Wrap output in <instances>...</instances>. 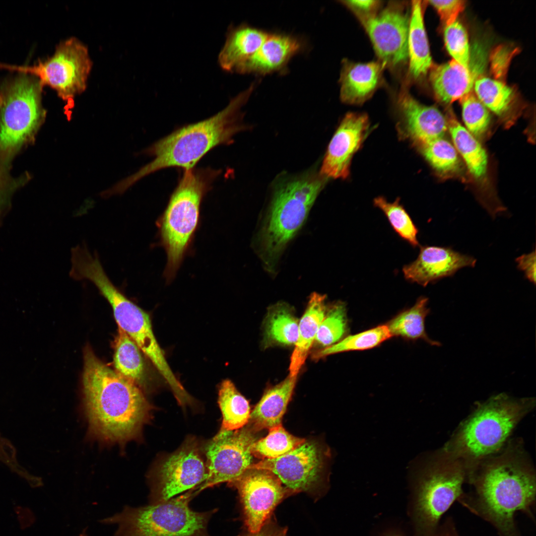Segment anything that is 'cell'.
<instances>
[{
  "mask_svg": "<svg viewBox=\"0 0 536 536\" xmlns=\"http://www.w3.org/2000/svg\"><path fill=\"white\" fill-rule=\"evenodd\" d=\"M428 299L420 297L410 308L404 311L391 320L386 325L392 336H400L410 339H422L431 345L440 346L441 343L430 339L425 329V319L429 313L427 308Z\"/></svg>",
  "mask_w": 536,
  "mask_h": 536,
  "instance_id": "28",
  "label": "cell"
},
{
  "mask_svg": "<svg viewBox=\"0 0 536 536\" xmlns=\"http://www.w3.org/2000/svg\"><path fill=\"white\" fill-rule=\"evenodd\" d=\"M422 10L420 0L412 1L407 38V59L409 75L415 79L426 75L432 66Z\"/></svg>",
  "mask_w": 536,
  "mask_h": 536,
  "instance_id": "26",
  "label": "cell"
},
{
  "mask_svg": "<svg viewBox=\"0 0 536 536\" xmlns=\"http://www.w3.org/2000/svg\"><path fill=\"white\" fill-rule=\"evenodd\" d=\"M368 126L365 114L349 113L345 116L329 143L320 175L334 179L348 177L351 159L359 148Z\"/></svg>",
  "mask_w": 536,
  "mask_h": 536,
  "instance_id": "17",
  "label": "cell"
},
{
  "mask_svg": "<svg viewBox=\"0 0 536 536\" xmlns=\"http://www.w3.org/2000/svg\"><path fill=\"white\" fill-rule=\"evenodd\" d=\"M75 276L78 280L92 282L112 307L119 328L125 332L151 361L170 386L174 393L183 387L165 359L153 332L149 315L130 300L110 279L99 256L90 255L78 264Z\"/></svg>",
  "mask_w": 536,
  "mask_h": 536,
  "instance_id": "9",
  "label": "cell"
},
{
  "mask_svg": "<svg viewBox=\"0 0 536 536\" xmlns=\"http://www.w3.org/2000/svg\"><path fill=\"white\" fill-rule=\"evenodd\" d=\"M218 402L222 415L221 429L234 431L248 424L251 413L249 402L230 380L221 383Z\"/></svg>",
  "mask_w": 536,
  "mask_h": 536,
  "instance_id": "29",
  "label": "cell"
},
{
  "mask_svg": "<svg viewBox=\"0 0 536 536\" xmlns=\"http://www.w3.org/2000/svg\"><path fill=\"white\" fill-rule=\"evenodd\" d=\"M268 33L246 24L231 25L218 57L220 67L226 72L236 68L251 57L261 46Z\"/></svg>",
  "mask_w": 536,
  "mask_h": 536,
  "instance_id": "24",
  "label": "cell"
},
{
  "mask_svg": "<svg viewBox=\"0 0 536 536\" xmlns=\"http://www.w3.org/2000/svg\"><path fill=\"white\" fill-rule=\"evenodd\" d=\"M391 337L387 325L379 326L345 337L337 343L318 351L316 357L321 358L340 352L372 348Z\"/></svg>",
  "mask_w": 536,
  "mask_h": 536,
  "instance_id": "34",
  "label": "cell"
},
{
  "mask_svg": "<svg viewBox=\"0 0 536 536\" xmlns=\"http://www.w3.org/2000/svg\"><path fill=\"white\" fill-rule=\"evenodd\" d=\"M43 86L34 76L17 72L0 83V168L9 170L16 156L33 143L43 124Z\"/></svg>",
  "mask_w": 536,
  "mask_h": 536,
  "instance_id": "7",
  "label": "cell"
},
{
  "mask_svg": "<svg viewBox=\"0 0 536 536\" xmlns=\"http://www.w3.org/2000/svg\"><path fill=\"white\" fill-rule=\"evenodd\" d=\"M518 268L524 272L526 278L536 283V253L535 251L528 254L523 255L516 259Z\"/></svg>",
  "mask_w": 536,
  "mask_h": 536,
  "instance_id": "44",
  "label": "cell"
},
{
  "mask_svg": "<svg viewBox=\"0 0 536 536\" xmlns=\"http://www.w3.org/2000/svg\"><path fill=\"white\" fill-rule=\"evenodd\" d=\"M255 85V83H252L216 114L180 128L152 144L146 152L153 156V159L118 183V190L124 193L141 178L163 169H193L212 149L230 143L234 135L244 128L241 123V109L248 101Z\"/></svg>",
  "mask_w": 536,
  "mask_h": 536,
  "instance_id": "3",
  "label": "cell"
},
{
  "mask_svg": "<svg viewBox=\"0 0 536 536\" xmlns=\"http://www.w3.org/2000/svg\"><path fill=\"white\" fill-rule=\"evenodd\" d=\"M485 65L475 60H469V68L454 60L431 67L429 79L437 98L451 104L471 92L476 79L483 72Z\"/></svg>",
  "mask_w": 536,
  "mask_h": 536,
  "instance_id": "20",
  "label": "cell"
},
{
  "mask_svg": "<svg viewBox=\"0 0 536 536\" xmlns=\"http://www.w3.org/2000/svg\"><path fill=\"white\" fill-rule=\"evenodd\" d=\"M448 129L454 146L464 160L467 167L477 179L486 175L488 159L486 152L475 136L456 119L452 113L446 118Z\"/></svg>",
  "mask_w": 536,
  "mask_h": 536,
  "instance_id": "27",
  "label": "cell"
},
{
  "mask_svg": "<svg viewBox=\"0 0 536 536\" xmlns=\"http://www.w3.org/2000/svg\"><path fill=\"white\" fill-rule=\"evenodd\" d=\"M324 463L319 446L314 441H305L278 458L263 460L251 464L248 469L271 471L292 493H314L322 480Z\"/></svg>",
  "mask_w": 536,
  "mask_h": 536,
  "instance_id": "15",
  "label": "cell"
},
{
  "mask_svg": "<svg viewBox=\"0 0 536 536\" xmlns=\"http://www.w3.org/2000/svg\"><path fill=\"white\" fill-rule=\"evenodd\" d=\"M374 205L384 213L396 233L413 247L419 245L417 239L418 230L408 213L397 199L394 202L388 201L382 197L374 200Z\"/></svg>",
  "mask_w": 536,
  "mask_h": 536,
  "instance_id": "35",
  "label": "cell"
},
{
  "mask_svg": "<svg viewBox=\"0 0 536 536\" xmlns=\"http://www.w3.org/2000/svg\"><path fill=\"white\" fill-rule=\"evenodd\" d=\"M380 2L372 0L342 1V2L353 10L361 20L375 14L374 12L379 5Z\"/></svg>",
  "mask_w": 536,
  "mask_h": 536,
  "instance_id": "43",
  "label": "cell"
},
{
  "mask_svg": "<svg viewBox=\"0 0 536 536\" xmlns=\"http://www.w3.org/2000/svg\"><path fill=\"white\" fill-rule=\"evenodd\" d=\"M347 327L345 304L341 301L336 302L327 309L315 341L325 348L330 346L340 340Z\"/></svg>",
  "mask_w": 536,
  "mask_h": 536,
  "instance_id": "36",
  "label": "cell"
},
{
  "mask_svg": "<svg viewBox=\"0 0 536 536\" xmlns=\"http://www.w3.org/2000/svg\"><path fill=\"white\" fill-rule=\"evenodd\" d=\"M83 401L90 433L99 441L124 444L139 436L152 407L138 386L84 350Z\"/></svg>",
  "mask_w": 536,
  "mask_h": 536,
  "instance_id": "1",
  "label": "cell"
},
{
  "mask_svg": "<svg viewBox=\"0 0 536 536\" xmlns=\"http://www.w3.org/2000/svg\"><path fill=\"white\" fill-rule=\"evenodd\" d=\"M468 480L475 494L463 495L459 499L462 504L491 523L501 536H520L515 513L531 514L536 490L534 469L520 446L511 444L502 453L483 461Z\"/></svg>",
  "mask_w": 536,
  "mask_h": 536,
  "instance_id": "2",
  "label": "cell"
},
{
  "mask_svg": "<svg viewBox=\"0 0 536 536\" xmlns=\"http://www.w3.org/2000/svg\"><path fill=\"white\" fill-rule=\"evenodd\" d=\"M430 165L441 174L452 173L459 167V159L454 145L443 137L418 145Z\"/></svg>",
  "mask_w": 536,
  "mask_h": 536,
  "instance_id": "37",
  "label": "cell"
},
{
  "mask_svg": "<svg viewBox=\"0 0 536 536\" xmlns=\"http://www.w3.org/2000/svg\"><path fill=\"white\" fill-rule=\"evenodd\" d=\"M325 179L320 175H305L275 189L254 241V250L268 273H276L284 251L307 219Z\"/></svg>",
  "mask_w": 536,
  "mask_h": 536,
  "instance_id": "5",
  "label": "cell"
},
{
  "mask_svg": "<svg viewBox=\"0 0 536 536\" xmlns=\"http://www.w3.org/2000/svg\"><path fill=\"white\" fill-rule=\"evenodd\" d=\"M460 100L466 128L474 136L482 135L490 122L487 109L472 92Z\"/></svg>",
  "mask_w": 536,
  "mask_h": 536,
  "instance_id": "38",
  "label": "cell"
},
{
  "mask_svg": "<svg viewBox=\"0 0 536 536\" xmlns=\"http://www.w3.org/2000/svg\"><path fill=\"white\" fill-rule=\"evenodd\" d=\"M297 376H288L278 384L266 391L251 412L248 427L254 433L281 424L287 406L292 397Z\"/></svg>",
  "mask_w": 536,
  "mask_h": 536,
  "instance_id": "23",
  "label": "cell"
},
{
  "mask_svg": "<svg viewBox=\"0 0 536 536\" xmlns=\"http://www.w3.org/2000/svg\"><path fill=\"white\" fill-rule=\"evenodd\" d=\"M306 440L289 433L280 424L268 429V435L256 441L251 447L253 456L262 460L278 458L293 450Z\"/></svg>",
  "mask_w": 536,
  "mask_h": 536,
  "instance_id": "32",
  "label": "cell"
},
{
  "mask_svg": "<svg viewBox=\"0 0 536 536\" xmlns=\"http://www.w3.org/2000/svg\"><path fill=\"white\" fill-rule=\"evenodd\" d=\"M79 536H88L85 531H84Z\"/></svg>",
  "mask_w": 536,
  "mask_h": 536,
  "instance_id": "47",
  "label": "cell"
},
{
  "mask_svg": "<svg viewBox=\"0 0 536 536\" xmlns=\"http://www.w3.org/2000/svg\"><path fill=\"white\" fill-rule=\"evenodd\" d=\"M468 471L463 462L443 450L418 472L410 515L414 536H434L443 514L463 494Z\"/></svg>",
  "mask_w": 536,
  "mask_h": 536,
  "instance_id": "8",
  "label": "cell"
},
{
  "mask_svg": "<svg viewBox=\"0 0 536 536\" xmlns=\"http://www.w3.org/2000/svg\"><path fill=\"white\" fill-rule=\"evenodd\" d=\"M444 41L453 60L469 68L470 54L468 34L463 25L456 21L447 26L444 32Z\"/></svg>",
  "mask_w": 536,
  "mask_h": 536,
  "instance_id": "39",
  "label": "cell"
},
{
  "mask_svg": "<svg viewBox=\"0 0 536 536\" xmlns=\"http://www.w3.org/2000/svg\"><path fill=\"white\" fill-rule=\"evenodd\" d=\"M476 260L450 247H421L417 259L405 265L402 272L406 279L423 286L445 277L453 276L466 267H474Z\"/></svg>",
  "mask_w": 536,
  "mask_h": 536,
  "instance_id": "18",
  "label": "cell"
},
{
  "mask_svg": "<svg viewBox=\"0 0 536 536\" xmlns=\"http://www.w3.org/2000/svg\"><path fill=\"white\" fill-rule=\"evenodd\" d=\"M361 20L385 67H396L407 61L409 16L403 6L390 4L379 13Z\"/></svg>",
  "mask_w": 536,
  "mask_h": 536,
  "instance_id": "16",
  "label": "cell"
},
{
  "mask_svg": "<svg viewBox=\"0 0 536 536\" xmlns=\"http://www.w3.org/2000/svg\"><path fill=\"white\" fill-rule=\"evenodd\" d=\"M256 441L248 426L236 430L220 429L205 446L207 475L197 487V493L238 478L252 464L251 447Z\"/></svg>",
  "mask_w": 536,
  "mask_h": 536,
  "instance_id": "13",
  "label": "cell"
},
{
  "mask_svg": "<svg viewBox=\"0 0 536 536\" xmlns=\"http://www.w3.org/2000/svg\"><path fill=\"white\" fill-rule=\"evenodd\" d=\"M340 76V97L343 102L359 104L369 99L381 81L384 65L380 61L355 63L345 61Z\"/></svg>",
  "mask_w": 536,
  "mask_h": 536,
  "instance_id": "22",
  "label": "cell"
},
{
  "mask_svg": "<svg viewBox=\"0 0 536 536\" xmlns=\"http://www.w3.org/2000/svg\"><path fill=\"white\" fill-rule=\"evenodd\" d=\"M114 364L115 371L137 385L144 379L145 366L141 351L134 341L118 328L115 340Z\"/></svg>",
  "mask_w": 536,
  "mask_h": 536,
  "instance_id": "30",
  "label": "cell"
},
{
  "mask_svg": "<svg viewBox=\"0 0 536 536\" xmlns=\"http://www.w3.org/2000/svg\"><path fill=\"white\" fill-rule=\"evenodd\" d=\"M303 47L302 40L296 36L268 33L259 49L239 65L234 72L265 75L278 71L285 67Z\"/></svg>",
  "mask_w": 536,
  "mask_h": 536,
  "instance_id": "21",
  "label": "cell"
},
{
  "mask_svg": "<svg viewBox=\"0 0 536 536\" xmlns=\"http://www.w3.org/2000/svg\"><path fill=\"white\" fill-rule=\"evenodd\" d=\"M535 404L533 398H514L505 393L492 396L477 405L442 450L463 462L469 473L498 454Z\"/></svg>",
  "mask_w": 536,
  "mask_h": 536,
  "instance_id": "4",
  "label": "cell"
},
{
  "mask_svg": "<svg viewBox=\"0 0 536 536\" xmlns=\"http://www.w3.org/2000/svg\"><path fill=\"white\" fill-rule=\"evenodd\" d=\"M477 98L486 107L499 116L506 114L514 98L511 88L498 80L480 77L474 86Z\"/></svg>",
  "mask_w": 536,
  "mask_h": 536,
  "instance_id": "33",
  "label": "cell"
},
{
  "mask_svg": "<svg viewBox=\"0 0 536 536\" xmlns=\"http://www.w3.org/2000/svg\"><path fill=\"white\" fill-rule=\"evenodd\" d=\"M207 475L206 463L199 443L190 438L156 467L150 480V504L166 501L196 488Z\"/></svg>",
  "mask_w": 536,
  "mask_h": 536,
  "instance_id": "12",
  "label": "cell"
},
{
  "mask_svg": "<svg viewBox=\"0 0 536 536\" xmlns=\"http://www.w3.org/2000/svg\"><path fill=\"white\" fill-rule=\"evenodd\" d=\"M92 66L88 49L78 39L71 37L61 42L54 54L32 66L0 63V68L27 73L48 86L67 103L85 90Z\"/></svg>",
  "mask_w": 536,
  "mask_h": 536,
  "instance_id": "11",
  "label": "cell"
},
{
  "mask_svg": "<svg viewBox=\"0 0 536 536\" xmlns=\"http://www.w3.org/2000/svg\"><path fill=\"white\" fill-rule=\"evenodd\" d=\"M219 172L209 168L185 170L156 221L160 245L167 255L163 272L166 282L175 278L191 250L200 223L201 202Z\"/></svg>",
  "mask_w": 536,
  "mask_h": 536,
  "instance_id": "6",
  "label": "cell"
},
{
  "mask_svg": "<svg viewBox=\"0 0 536 536\" xmlns=\"http://www.w3.org/2000/svg\"><path fill=\"white\" fill-rule=\"evenodd\" d=\"M238 490L250 533L260 530L275 507L292 493L271 471L249 468L230 483Z\"/></svg>",
  "mask_w": 536,
  "mask_h": 536,
  "instance_id": "14",
  "label": "cell"
},
{
  "mask_svg": "<svg viewBox=\"0 0 536 536\" xmlns=\"http://www.w3.org/2000/svg\"><path fill=\"white\" fill-rule=\"evenodd\" d=\"M30 179L31 176L27 173L13 176L10 171L0 168V221L10 207L14 194Z\"/></svg>",
  "mask_w": 536,
  "mask_h": 536,
  "instance_id": "40",
  "label": "cell"
},
{
  "mask_svg": "<svg viewBox=\"0 0 536 536\" xmlns=\"http://www.w3.org/2000/svg\"><path fill=\"white\" fill-rule=\"evenodd\" d=\"M429 2L436 8L446 26L456 21L458 16L465 6V1L462 0H430Z\"/></svg>",
  "mask_w": 536,
  "mask_h": 536,
  "instance_id": "42",
  "label": "cell"
},
{
  "mask_svg": "<svg viewBox=\"0 0 536 536\" xmlns=\"http://www.w3.org/2000/svg\"><path fill=\"white\" fill-rule=\"evenodd\" d=\"M517 51L501 45L494 49L490 55L491 69L497 78L504 77L508 71L510 62Z\"/></svg>",
  "mask_w": 536,
  "mask_h": 536,
  "instance_id": "41",
  "label": "cell"
},
{
  "mask_svg": "<svg viewBox=\"0 0 536 536\" xmlns=\"http://www.w3.org/2000/svg\"><path fill=\"white\" fill-rule=\"evenodd\" d=\"M397 103L406 134L418 145L443 137L447 119L437 108L420 103L405 91Z\"/></svg>",
  "mask_w": 536,
  "mask_h": 536,
  "instance_id": "19",
  "label": "cell"
},
{
  "mask_svg": "<svg viewBox=\"0 0 536 536\" xmlns=\"http://www.w3.org/2000/svg\"><path fill=\"white\" fill-rule=\"evenodd\" d=\"M326 297L314 292L310 296L306 309L298 323V338L289 365V375L297 376L315 341L320 326L326 315Z\"/></svg>",
  "mask_w": 536,
  "mask_h": 536,
  "instance_id": "25",
  "label": "cell"
},
{
  "mask_svg": "<svg viewBox=\"0 0 536 536\" xmlns=\"http://www.w3.org/2000/svg\"><path fill=\"white\" fill-rule=\"evenodd\" d=\"M434 536H460L452 520L448 518L438 527Z\"/></svg>",
  "mask_w": 536,
  "mask_h": 536,
  "instance_id": "45",
  "label": "cell"
},
{
  "mask_svg": "<svg viewBox=\"0 0 536 536\" xmlns=\"http://www.w3.org/2000/svg\"><path fill=\"white\" fill-rule=\"evenodd\" d=\"M195 488L147 506H126L101 522L118 526L113 536H210L207 524L215 510L198 512L190 508L189 502L197 493Z\"/></svg>",
  "mask_w": 536,
  "mask_h": 536,
  "instance_id": "10",
  "label": "cell"
},
{
  "mask_svg": "<svg viewBox=\"0 0 536 536\" xmlns=\"http://www.w3.org/2000/svg\"><path fill=\"white\" fill-rule=\"evenodd\" d=\"M298 323L288 305L277 303L268 313L265 324L266 337L274 343L295 345L298 338Z\"/></svg>",
  "mask_w": 536,
  "mask_h": 536,
  "instance_id": "31",
  "label": "cell"
},
{
  "mask_svg": "<svg viewBox=\"0 0 536 536\" xmlns=\"http://www.w3.org/2000/svg\"><path fill=\"white\" fill-rule=\"evenodd\" d=\"M385 536H401L399 534H397L396 533H392L387 534V535H386Z\"/></svg>",
  "mask_w": 536,
  "mask_h": 536,
  "instance_id": "46",
  "label": "cell"
}]
</instances>
